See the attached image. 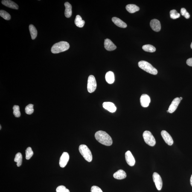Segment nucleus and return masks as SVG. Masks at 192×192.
<instances>
[{
  "label": "nucleus",
  "mask_w": 192,
  "mask_h": 192,
  "mask_svg": "<svg viewBox=\"0 0 192 192\" xmlns=\"http://www.w3.org/2000/svg\"><path fill=\"white\" fill-rule=\"evenodd\" d=\"M96 139L98 142L106 146H110L112 144V138L106 132L99 131L95 135Z\"/></svg>",
  "instance_id": "nucleus-1"
},
{
  "label": "nucleus",
  "mask_w": 192,
  "mask_h": 192,
  "mask_svg": "<svg viewBox=\"0 0 192 192\" xmlns=\"http://www.w3.org/2000/svg\"><path fill=\"white\" fill-rule=\"evenodd\" d=\"M70 45L66 42H60L54 44L52 47L51 51L53 53H58L66 51L69 48Z\"/></svg>",
  "instance_id": "nucleus-2"
},
{
  "label": "nucleus",
  "mask_w": 192,
  "mask_h": 192,
  "mask_svg": "<svg viewBox=\"0 0 192 192\" xmlns=\"http://www.w3.org/2000/svg\"><path fill=\"white\" fill-rule=\"evenodd\" d=\"M138 65L141 69L149 74L153 75H156L158 74V71L156 68L146 61H140L138 62Z\"/></svg>",
  "instance_id": "nucleus-3"
},
{
  "label": "nucleus",
  "mask_w": 192,
  "mask_h": 192,
  "mask_svg": "<svg viewBox=\"0 0 192 192\" xmlns=\"http://www.w3.org/2000/svg\"><path fill=\"white\" fill-rule=\"evenodd\" d=\"M79 151L84 158L88 162H91L93 159L91 151L86 145L81 144L79 148Z\"/></svg>",
  "instance_id": "nucleus-4"
},
{
  "label": "nucleus",
  "mask_w": 192,
  "mask_h": 192,
  "mask_svg": "<svg viewBox=\"0 0 192 192\" xmlns=\"http://www.w3.org/2000/svg\"><path fill=\"white\" fill-rule=\"evenodd\" d=\"M143 136L145 142L149 146L153 147L156 144L154 137L149 131H145L143 133Z\"/></svg>",
  "instance_id": "nucleus-5"
},
{
  "label": "nucleus",
  "mask_w": 192,
  "mask_h": 192,
  "mask_svg": "<svg viewBox=\"0 0 192 192\" xmlns=\"http://www.w3.org/2000/svg\"><path fill=\"white\" fill-rule=\"evenodd\" d=\"M97 82L95 77L93 75H90L88 77L87 89L89 93H92L95 91L97 88Z\"/></svg>",
  "instance_id": "nucleus-6"
},
{
  "label": "nucleus",
  "mask_w": 192,
  "mask_h": 192,
  "mask_svg": "<svg viewBox=\"0 0 192 192\" xmlns=\"http://www.w3.org/2000/svg\"><path fill=\"white\" fill-rule=\"evenodd\" d=\"M153 179L154 182L155 187L158 190H161L163 186V182L161 176L156 172L153 174Z\"/></svg>",
  "instance_id": "nucleus-7"
},
{
  "label": "nucleus",
  "mask_w": 192,
  "mask_h": 192,
  "mask_svg": "<svg viewBox=\"0 0 192 192\" xmlns=\"http://www.w3.org/2000/svg\"><path fill=\"white\" fill-rule=\"evenodd\" d=\"M69 159V156L68 153L64 152L61 156L59 159V164L60 167H64L68 163Z\"/></svg>",
  "instance_id": "nucleus-8"
},
{
  "label": "nucleus",
  "mask_w": 192,
  "mask_h": 192,
  "mask_svg": "<svg viewBox=\"0 0 192 192\" xmlns=\"http://www.w3.org/2000/svg\"><path fill=\"white\" fill-rule=\"evenodd\" d=\"M161 136L166 144L169 146H172L174 142L173 138L168 132L166 131L163 130L161 131Z\"/></svg>",
  "instance_id": "nucleus-9"
},
{
  "label": "nucleus",
  "mask_w": 192,
  "mask_h": 192,
  "mask_svg": "<svg viewBox=\"0 0 192 192\" xmlns=\"http://www.w3.org/2000/svg\"><path fill=\"white\" fill-rule=\"evenodd\" d=\"M181 100L179 97H176L173 100L169 107L168 110L170 113H173L176 110Z\"/></svg>",
  "instance_id": "nucleus-10"
},
{
  "label": "nucleus",
  "mask_w": 192,
  "mask_h": 192,
  "mask_svg": "<svg viewBox=\"0 0 192 192\" xmlns=\"http://www.w3.org/2000/svg\"><path fill=\"white\" fill-rule=\"evenodd\" d=\"M140 101L142 106L144 108H147L150 103V97L147 94H143L140 97Z\"/></svg>",
  "instance_id": "nucleus-11"
},
{
  "label": "nucleus",
  "mask_w": 192,
  "mask_h": 192,
  "mask_svg": "<svg viewBox=\"0 0 192 192\" xmlns=\"http://www.w3.org/2000/svg\"><path fill=\"white\" fill-rule=\"evenodd\" d=\"M125 159L128 165L129 166H133L135 164V160L133 155L130 151L128 150L125 153Z\"/></svg>",
  "instance_id": "nucleus-12"
},
{
  "label": "nucleus",
  "mask_w": 192,
  "mask_h": 192,
  "mask_svg": "<svg viewBox=\"0 0 192 192\" xmlns=\"http://www.w3.org/2000/svg\"><path fill=\"white\" fill-rule=\"evenodd\" d=\"M150 25L152 29L156 32H159L161 29V24L157 19H152L150 21Z\"/></svg>",
  "instance_id": "nucleus-13"
},
{
  "label": "nucleus",
  "mask_w": 192,
  "mask_h": 192,
  "mask_svg": "<svg viewBox=\"0 0 192 192\" xmlns=\"http://www.w3.org/2000/svg\"><path fill=\"white\" fill-rule=\"evenodd\" d=\"M103 108L111 112H115L116 110V107L112 102H106L103 103Z\"/></svg>",
  "instance_id": "nucleus-14"
},
{
  "label": "nucleus",
  "mask_w": 192,
  "mask_h": 192,
  "mask_svg": "<svg viewBox=\"0 0 192 192\" xmlns=\"http://www.w3.org/2000/svg\"><path fill=\"white\" fill-rule=\"evenodd\" d=\"M104 44L105 48L108 51H113L116 48V46L115 44L109 39H105Z\"/></svg>",
  "instance_id": "nucleus-15"
},
{
  "label": "nucleus",
  "mask_w": 192,
  "mask_h": 192,
  "mask_svg": "<svg viewBox=\"0 0 192 192\" xmlns=\"http://www.w3.org/2000/svg\"><path fill=\"white\" fill-rule=\"evenodd\" d=\"M1 3L3 5H5L6 7H10V8L18 10L19 8V6L16 3L10 0H3L1 1Z\"/></svg>",
  "instance_id": "nucleus-16"
},
{
  "label": "nucleus",
  "mask_w": 192,
  "mask_h": 192,
  "mask_svg": "<svg viewBox=\"0 0 192 192\" xmlns=\"http://www.w3.org/2000/svg\"><path fill=\"white\" fill-rule=\"evenodd\" d=\"M112 22L115 24V25L119 27L125 28L127 27V25L126 23L123 22L119 18L114 17L112 18Z\"/></svg>",
  "instance_id": "nucleus-17"
},
{
  "label": "nucleus",
  "mask_w": 192,
  "mask_h": 192,
  "mask_svg": "<svg viewBox=\"0 0 192 192\" xmlns=\"http://www.w3.org/2000/svg\"><path fill=\"white\" fill-rule=\"evenodd\" d=\"M126 172L121 170H118L113 175L114 178L118 180L124 179L126 177Z\"/></svg>",
  "instance_id": "nucleus-18"
},
{
  "label": "nucleus",
  "mask_w": 192,
  "mask_h": 192,
  "mask_svg": "<svg viewBox=\"0 0 192 192\" xmlns=\"http://www.w3.org/2000/svg\"><path fill=\"white\" fill-rule=\"evenodd\" d=\"M65 14L66 18L71 17L72 15V6L69 3L65 2Z\"/></svg>",
  "instance_id": "nucleus-19"
},
{
  "label": "nucleus",
  "mask_w": 192,
  "mask_h": 192,
  "mask_svg": "<svg viewBox=\"0 0 192 192\" xmlns=\"http://www.w3.org/2000/svg\"><path fill=\"white\" fill-rule=\"evenodd\" d=\"M106 82L109 84L113 83L115 81V76L113 72L112 71L107 72L106 75Z\"/></svg>",
  "instance_id": "nucleus-20"
},
{
  "label": "nucleus",
  "mask_w": 192,
  "mask_h": 192,
  "mask_svg": "<svg viewBox=\"0 0 192 192\" xmlns=\"http://www.w3.org/2000/svg\"><path fill=\"white\" fill-rule=\"evenodd\" d=\"M126 10L130 13H133L140 10L139 7L135 4H130L126 5Z\"/></svg>",
  "instance_id": "nucleus-21"
},
{
  "label": "nucleus",
  "mask_w": 192,
  "mask_h": 192,
  "mask_svg": "<svg viewBox=\"0 0 192 192\" xmlns=\"http://www.w3.org/2000/svg\"><path fill=\"white\" fill-rule=\"evenodd\" d=\"M74 22L76 25L77 27H80V28L83 27L85 23L84 20H82L81 17L80 15H77L76 16Z\"/></svg>",
  "instance_id": "nucleus-22"
},
{
  "label": "nucleus",
  "mask_w": 192,
  "mask_h": 192,
  "mask_svg": "<svg viewBox=\"0 0 192 192\" xmlns=\"http://www.w3.org/2000/svg\"><path fill=\"white\" fill-rule=\"evenodd\" d=\"M29 29L32 39H35L37 37V31L36 27L33 25L31 24L29 26Z\"/></svg>",
  "instance_id": "nucleus-23"
},
{
  "label": "nucleus",
  "mask_w": 192,
  "mask_h": 192,
  "mask_svg": "<svg viewBox=\"0 0 192 192\" xmlns=\"http://www.w3.org/2000/svg\"><path fill=\"white\" fill-rule=\"evenodd\" d=\"M22 155L20 153L16 154L14 158V161L17 163L16 165L18 167H20L22 164Z\"/></svg>",
  "instance_id": "nucleus-24"
},
{
  "label": "nucleus",
  "mask_w": 192,
  "mask_h": 192,
  "mask_svg": "<svg viewBox=\"0 0 192 192\" xmlns=\"http://www.w3.org/2000/svg\"><path fill=\"white\" fill-rule=\"evenodd\" d=\"M143 50L145 51L149 52H154L156 51V48L153 46L146 45L142 46Z\"/></svg>",
  "instance_id": "nucleus-25"
},
{
  "label": "nucleus",
  "mask_w": 192,
  "mask_h": 192,
  "mask_svg": "<svg viewBox=\"0 0 192 192\" xmlns=\"http://www.w3.org/2000/svg\"><path fill=\"white\" fill-rule=\"evenodd\" d=\"M26 159L29 160L31 158L33 155V152L30 147L27 148L25 151Z\"/></svg>",
  "instance_id": "nucleus-26"
},
{
  "label": "nucleus",
  "mask_w": 192,
  "mask_h": 192,
  "mask_svg": "<svg viewBox=\"0 0 192 192\" xmlns=\"http://www.w3.org/2000/svg\"><path fill=\"white\" fill-rule=\"evenodd\" d=\"M0 16L6 20H10L11 19L10 15L4 10H1L0 11Z\"/></svg>",
  "instance_id": "nucleus-27"
},
{
  "label": "nucleus",
  "mask_w": 192,
  "mask_h": 192,
  "mask_svg": "<svg viewBox=\"0 0 192 192\" xmlns=\"http://www.w3.org/2000/svg\"><path fill=\"white\" fill-rule=\"evenodd\" d=\"M170 14V18L172 19H176L180 17V14L178 13L176 10H171Z\"/></svg>",
  "instance_id": "nucleus-28"
},
{
  "label": "nucleus",
  "mask_w": 192,
  "mask_h": 192,
  "mask_svg": "<svg viewBox=\"0 0 192 192\" xmlns=\"http://www.w3.org/2000/svg\"><path fill=\"white\" fill-rule=\"evenodd\" d=\"M33 105L32 104H29L25 108V112L28 115H31L33 113L34 109L33 108Z\"/></svg>",
  "instance_id": "nucleus-29"
},
{
  "label": "nucleus",
  "mask_w": 192,
  "mask_h": 192,
  "mask_svg": "<svg viewBox=\"0 0 192 192\" xmlns=\"http://www.w3.org/2000/svg\"><path fill=\"white\" fill-rule=\"evenodd\" d=\"M13 114L16 117H20L21 113L20 111V108L19 106H14L13 107Z\"/></svg>",
  "instance_id": "nucleus-30"
},
{
  "label": "nucleus",
  "mask_w": 192,
  "mask_h": 192,
  "mask_svg": "<svg viewBox=\"0 0 192 192\" xmlns=\"http://www.w3.org/2000/svg\"><path fill=\"white\" fill-rule=\"evenodd\" d=\"M180 13L182 16L185 17L187 19H188L190 17V15L188 12H187L186 10L184 8H182L181 9Z\"/></svg>",
  "instance_id": "nucleus-31"
},
{
  "label": "nucleus",
  "mask_w": 192,
  "mask_h": 192,
  "mask_svg": "<svg viewBox=\"0 0 192 192\" xmlns=\"http://www.w3.org/2000/svg\"><path fill=\"white\" fill-rule=\"evenodd\" d=\"M56 192H70V191L64 186L61 185L56 189Z\"/></svg>",
  "instance_id": "nucleus-32"
},
{
  "label": "nucleus",
  "mask_w": 192,
  "mask_h": 192,
  "mask_svg": "<svg viewBox=\"0 0 192 192\" xmlns=\"http://www.w3.org/2000/svg\"><path fill=\"white\" fill-rule=\"evenodd\" d=\"M91 192H103L101 189L96 186H93L91 187Z\"/></svg>",
  "instance_id": "nucleus-33"
},
{
  "label": "nucleus",
  "mask_w": 192,
  "mask_h": 192,
  "mask_svg": "<svg viewBox=\"0 0 192 192\" xmlns=\"http://www.w3.org/2000/svg\"><path fill=\"white\" fill-rule=\"evenodd\" d=\"M187 64L189 66L192 67V58L187 59Z\"/></svg>",
  "instance_id": "nucleus-34"
},
{
  "label": "nucleus",
  "mask_w": 192,
  "mask_h": 192,
  "mask_svg": "<svg viewBox=\"0 0 192 192\" xmlns=\"http://www.w3.org/2000/svg\"><path fill=\"white\" fill-rule=\"evenodd\" d=\"M190 184H191V185L192 187V175L191 176V178H190Z\"/></svg>",
  "instance_id": "nucleus-35"
},
{
  "label": "nucleus",
  "mask_w": 192,
  "mask_h": 192,
  "mask_svg": "<svg viewBox=\"0 0 192 192\" xmlns=\"http://www.w3.org/2000/svg\"><path fill=\"white\" fill-rule=\"evenodd\" d=\"M179 98H180V100H182V97H180Z\"/></svg>",
  "instance_id": "nucleus-36"
},
{
  "label": "nucleus",
  "mask_w": 192,
  "mask_h": 192,
  "mask_svg": "<svg viewBox=\"0 0 192 192\" xmlns=\"http://www.w3.org/2000/svg\"><path fill=\"white\" fill-rule=\"evenodd\" d=\"M191 48L192 49V42L191 44Z\"/></svg>",
  "instance_id": "nucleus-37"
},
{
  "label": "nucleus",
  "mask_w": 192,
  "mask_h": 192,
  "mask_svg": "<svg viewBox=\"0 0 192 192\" xmlns=\"http://www.w3.org/2000/svg\"><path fill=\"white\" fill-rule=\"evenodd\" d=\"M0 129H1V126H0Z\"/></svg>",
  "instance_id": "nucleus-38"
}]
</instances>
